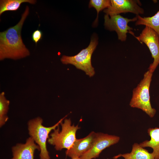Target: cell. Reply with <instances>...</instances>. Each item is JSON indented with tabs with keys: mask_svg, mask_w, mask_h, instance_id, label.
Here are the masks:
<instances>
[{
	"mask_svg": "<svg viewBox=\"0 0 159 159\" xmlns=\"http://www.w3.org/2000/svg\"><path fill=\"white\" fill-rule=\"evenodd\" d=\"M42 32L39 29H37L33 32L32 35V38L33 41L37 44L42 39Z\"/></svg>",
	"mask_w": 159,
	"mask_h": 159,
	"instance_id": "18",
	"label": "cell"
},
{
	"mask_svg": "<svg viewBox=\"0 0 159 159\" xmlns=\"http://www.w3.org/2000/svg\"><path fill=\"white\" fill-rule=\"evenodd\" d=\"M60 124L61 130L60 131L59 125L50 134V138L47 140L49 144L54 146L55 148L57 150L70 148L76 139V132L80 128L78 125H72L70 119H64V122L62 121Z\"/></svg>",
	"mask_w": 159,
	"mask_h": 159,
	"instance_id": "4",
	"label": "cell"
},
{
	"mask_svg": "<svg viewBox=\"0 0 159 159\" xmlns=\"http://www.w3.org/2000/svg\"><path fill=\"white\" fill-rule=\"evenodd\" d=\"M9 101L7 100L5 96V93L2 92L0 94V126L1 127L5 124L8 120L7 115L8 112Z\"/></svg>",
	"mask_w": 159,
	"mask_h": 159,
	"instance_id": "16",
	"label": "cell"
},
{
	"mask_svg": "<svg viewBox=\"0 0 159 159\" xmlns=\"http://www.w3.org/2000/svg\"><path fill=\"white\" fill-rule=\"evenodd\" d=\"M137 20L136 25H144L154 30L159 36V10L153 16L151 17H143L140 15H136Z\"/></svg>",
	"mask_w": 159,
	"mask_h": 159,
	"instance_id": "14",
	"label": "cell"
},
{
	"mask_svg": "<svg viewBox=\"0 0 159 159\" xmlns=\"http://www.w3.org/2000/svg\"><path fill=\"white\" fill-rule=\"evenodd\" d=\"M36 2L35 0H1L0 15L6 11L17 10L23 3L28 2L34 4Z\"/></svg>",
	"mask_w": 159,
	"mask_h": 159,
	"instance_id": "15",
	"label": "cell"
},
{
	"mask_svg": "<svg viewBox=\"0 0 159 159\" xmlns=\"http://www.w3.org/2000/svg\"><path fill=\"white\" fill-rule=\"evenodd\" d=\"M111 5L103 11L110 16L122 13L130 12L136 15L144 14L141 3L139 0H111Z\"/></svg>",
	"mask_w": 159,
	"mask_h": 159,
	"instance_id": "8",
	"label": "cell"
},
{
	"mask_svg": "<svg viewBox=\"0 0 159 159\" xmlns=\"http://www.w3.org/2000/svg\"><path fill=\"white\" fill-rule=\"evenodd\" d=\"M67 116L61 119L53 126L49 127L43 125V120L40 117L30 120L28 122L29 134L40 148L41 159H50L47 148V141L49 138V135L51 131L54 130L59 125Z\"/></svg>",
	"mask_w": 159,
	"mask_h": 159,
	"instance_id": "3",
	"label": "cell"
},
{
	"mask_svg": "<svg viewBox=\"0 0 159 159\" xmlns=\"http://www.w3.org/2000/svg\"><path fill=\"white\" fill-rule=\"evenodd\" d=\"M111 5V1L110 0H90L89 4V8L93 7L96 10L97 14L96 19L94 22L96 25L98 21V14L100 11L110 6Z\"/></svg>",
	"mask_w": 159,
	"mask_h": 159,
	"instance_id": "17",
	"label": "cell"
},
{
	"mask_svg": "<svg viewBox=\"0 0 159 159\" xmlns=\"http://www.w3.org/2000/svg\"><path fill=\"white\" fill-rule=\"evenodd\" d=\"M148 133L150 140H145L139 144L143 148H152L156 159H159V128H150L148 130Z\"/></svg>",
	"mask_w": 159,
	"mask_h": 159,
	"instance_id": "13",
	"label": "cell"
},
{
	"mask_svg": "<svg viewBox=\"0 0 159 159\" xmlns=\"http://www.w3.org/2000/svg\"><path fill=\"white\" fill-rule=\"evenodd\" d=\"M153 73L149 70L145 72L143 78L133 89L129 104L131 107L141 109L151 118L156 112L151 106L149 92Z\"/></svg>",
	"mask_w": 159,
	"mask_h": 159,
	"instance_id": "2",
	"label": "cell"
},
{
	"mask_svg": "<svg viewBox=\"0 0 159 159\" xmlns=\"http://www.w3.org/2000/svg\"><path fill=\"white\" fill-rule=\"evenodd\" d=\"M97 134L94 132H92L84 138L76 139L72 146L66 151V155L72 158L80 157L92 147Z\"/></svg>",
	"mask_w": 159,
	"mask_h": 159,
	"instance_id": "10",
	"label": "cell"
},
{
	"mask_svg": "<svg viewBox=\"0 0 159 159\" xmlns=\"http://www.w3.org/2000/svg\"><path fill=\"white\" fill-rule=\"evenodd\" d=\"M71 159H81V158H80V157H74V158H72Z\"/></svg>",
	"mask_w": 159,
	"mask_h": 159,
	"instance_id": "19",
	"label": "cell"
},
{
	"mask_svg": "<svg viewBox=\"0 0 159 159\" xmlns=\"http://www.w3.org/2000/svg\"><path fill=\"white\" fill-rule=\"evenodd\" d=\"M104 25L105 28L110 31H115L117 33L118 39L122 42H125L127 39V33H130L135 37L134 33L131 31L133 28L128 25L130 21H136L137 18L135 17L132 19L124 17L120 14L110 16L105 14L104 17Z\"/></svg>",
	"mask_w": 159,
	"mask_h": 159,
	"instance_id": "6",
	"label": "cell"
},
{
	"mask_svg": "<svg viewBox=\"0 0 159 159\" xmlns=\"http://www.w3.org/2000/svg\"><path fill=\"white\" fill-rule=\"evenodd\" d=\"M122 157L124 159H156L154 153L141 146L140 144L134 143L132 145L131 152L130 153L120 154L114 158L117 159Z\"/></svg>",
	"mask_w": 159,
	"mask_h": 159,
	"instance_id": "12",
	"label": "cell"
},
{
	"mask_svg": "<svg viewBox=\"0 0 159 159\" xmlns=\"http://www.w3.org/2000/svg\"><path fill=\"white\" fill-rule=\"evenodd\" d=\"M119 137L102 133H97L96 140L91 148L81 156V159H92L98 157L106 148L118 143Z\"/></svg>",
	"mask_w": 159,
	"mask_h": 159,
	"instance_id": "9",
	"label": "cell"
},
{
	"mask_svg": "<svg viewBox=\"0 0 159 159\" xmlns=\"http://www.w3.org/2000/svg\"><path fill=\"white\" fill-rule=\"evenodd\" d=\"M36 149L40 150L39 145L30 137L27 139L25 143L17 144L12 148L13 157L11 159H34V154Z\"/></svg>",
	"mask_w": 159,
	"mask_h": 159,
	"instance_id": "11",
	"label": "cell"
},
{
	"mask_svg": "<svg viewBox=\"0 0 159 159\" xmlns=\"http://www.w3.org/2000/svg\"><path fill=\"white\" fill-rule=\"evenodd\" d=\"M98 42L97 37L93 36L87 48L83 49L74 56L63 55L60 59L61 61L64 64H72L77 68L84 71L90 77H92L95 74V72L91 64V57Z\"/></svg>",
	"mask_w": 159,
	"mask_h": 159,
	"instance_id": "5",
	"label": "cell"
},
{
	"mask_svg": "<svg viewBox=\"0 0 159 159\" xmlns=\"http://www.w3.org/2000/svg\"><path fill=\"white\" fill-rule=\"evenodd\" d=\"M135 37L139 42L145 43L149 48L154 60L148 69L153 72L159 64L158 35L153 29L145 26L140 35Z\"/></svg>",
	"mask_w": 159,
	"mask_h": 159,
	"instance_id": "7",
	"label": "cell"
},
{
	"mask_svg": "<svg viewBox=\"0 0 159 159\" xmlns=\"http://www.w3.org/2000/svg\"><path fill=\"white\" fill-rule=\"evenodd\" d=\"M29 13L26 6L21 19L16 25L0 32V60L8 58L17 60L30 55L23 43L21 32L24 22Z\"/></svg>",
	"mask_w": 159,
	"mask_h": 159,
	"instance_id": "1",
	"label": "cell"
}]
</instances>
